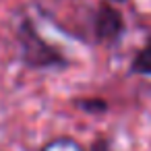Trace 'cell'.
<instances>
[{"mask_svg": "<svg viewBox=\"0 0 151 151\" xmlns=\"http://www.w3.org/2000/svg\"><path fill=\"white\" fill-rule=\"evenodd\" d=\"M120 31V17L112 9H101L97 19V33L101 37H114Z\"/></svg>", "mask_w": 151, "mask_h": 151, "instance_id": "obj_1", "label": "cell"}, {"mask_svg": "<svg viewBox=\"0 0 151 151\" xmlns=\"http://www.w3.org/2000/svg\"><path fill=\"white\" fill-rule=\"evenodd\" d=\"M134 70L145 73V75H149V73H151V44H149V46H145V50L134 58Z\"/></svg>", "mask_w": 151, "mask_h": 151, "instance_id": "obj_2", "label": "cell"}]
</instances>
